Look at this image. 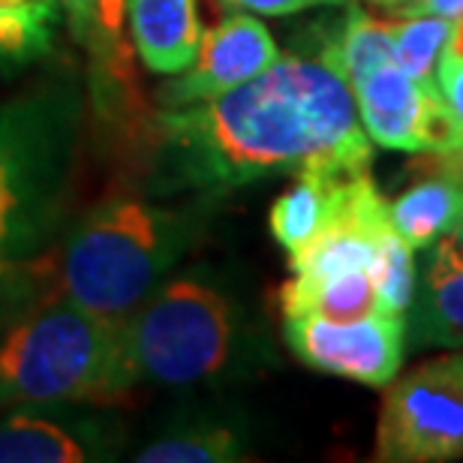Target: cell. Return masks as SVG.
I'll return each mask as SVG.
<instances>
[{"label":"cell","mask_w":463,"mask_h":463,"mask_svg":"<svg viewBox=\"0 0 463 463\" xmlns=\"http://www.w3.org/2000/svg\"><path fill=\"white\" fill-rule=\"evenodd\" d=\"M370 160L352 88L317 49L280 54L256 79L205 103L160 109L151 193H220L301 172L355 175Z\"/></svg>","instance_id":"obj_1"},{"label":"cell","mask_w":463,"mask_h":463,"mask_svg":"<svg viewBox=\"0 0 463 463\" xmlns=\"http://www.w3.org/2000/svg\"><path fill=\"white\" fill-rule=\"evenodd\" d=\"M85 90L76 76L36 81L0 103V283L52 253L76 175Z\"/></svg>","instance_id":"obj_2"},{"label":"cell","mask_w":463,"mask_h":463,"mask_svg":"<svg viewBox=\"0 0 463 463\" xmlns=\"http://www.w3.org/2000/svg\"><path fill=\"white\" fill-rule=\"evenodd\" d=\"M136 385L127 317L112 319L52 295L22 310L0 331V410L115 406Z\"/></svg>","instance_id":"obj_3"},{"label":"cell","mask_w":463,"mask_h":463,"mask_svg":"<svg viewBox=\"0 0 463 463\" xmlns=\"http://www.w3.org/2000/svg\"><path fill=\"white\" fill-rule=\"evenodd\" d=\"M202 235V208L115 193L97 202L52 256L54 289L103 317H129Z\"/></svg>","instance_id":"obj_4"},{"label":"cell","mask_w":463,"mask_h":463,"mask_svg":"<svg viewBox=\"0 0 463 463\" xmlns=\"http://www.w3.org/2000/svg\"><path fill=\"white\" fill-rule=\"evenodd\" d=\"M241 340L238 301L205 271L165 277L127 317L138 383L184 388L217 379L238 361Z\"/></svg>","instance_id":"obj_5"},{"label":"cell","mask_w":463,"mask_h":463,"mask_svg":"<svg viewBox=\"0 0 463 463\" xmlns=\"http://www.w3.org/2000/svg\"><path fill=\"white\" fill-rule=\"evenodd\" d=\"M458 458H463V352H449L385 385L373 460L442 463Z\"/></svg>","instance_id":"obj_6"},{"label":"cell","mask_w":463,"mask_h":463,"mask_svg":"<svg viewBox=\"0 0 463 463\" xmlns=\"http://www.w3.org/2000/svg\"><path fill=\"white\" fill-rule=\"evenodd\" d=\"M283 335L301 364L370 388L392 383L401 373L406 352V322L388 313H370L349 322L313 313L283 317Z\"/></svg>","instance_id":"obj_7"},{"label":"cell","mask_w":463,"mask_h":463,"mask_svg":"<svg viewBox=\"0 0 463 463\" xmlns=\"http://www.w3.org/2000/svg\"><path fill=\"white\" fill-rule=\"evenodd\" d=\"M358 120L370 142L392 151H449L463 138L437 85H421L385 63L352 81Z\"/></svg>","instance_id":"obj_8"},{"label":"cell","mask_w":463,"mask_h":463,"mask_svg":"<svg viewBox=\"0 0 463 463\" xmlns=\"http://www.w3.org/2000/svg\"><path fill=\"white\" fill-rule=\"evenodd\" d=\"M280 58L271 31L247 9H229L202 36L196 61L156 88V106L181 109L205 103L256 79Z\"/></svg>","instance_id":"obj_9"},{"label":"cell","mask_w":463,"mask_h":463,"mask_svg":"<svg viewBox=\"0 0 463 463\" xmlns=\"http://www.w3.org/2000/svg\"><path fill=\"white\" fill-rule=\"evenodd\" d=\"M235 9L229 0H127L138 61L156 76H178L196 61L211 15Z\"/></svg>","instance_id":"obj_10"},{"label":"cell","mask_w":463,"mask_h":463,"mask_svg":"<svg viewBox=\"0 0 463 463\" xmlns=\"http://www.w3.org/2000/svg\"><path fill=\"white\" fill-rule=\"evenodd\" d=\"M412 292V319L406 340L415 349L463 346V247L442 235L424 262L421 283Z\"/></svg>","instance_id":"obj_11"},{"label":"cell","mask_w":463,"mask_h":463,"mask_svg":"<svg viewBox=\"0 0 463 463\" xmlns=\"http://www.w3.org/2000/svg\"><path fill=\"white\" fill-rule=\"evenodd\" d=\"M109 446L90 421H61L33 406L0 419V463H88L103 460Z\"/></svg>","instance_id":"obj_12"},{"label":"cell","mask_w":463,"mask_h":463,"mask_svg":"<svg viewBox=\"0 0 463 463\" xmlns=\"http://www.w3.org/2000/svg\"><path fill=\"white\" fill-rule=\"evenodd\" d=\"M355 175H340V172L295 175V184L274 202L271 214H268L271 235L286 250V256L289 259L298 256L331 223V217L346 202V193Z\"/></svg>","instance_id":"obj_13"},{"label":"cell","mask_w":463,"mask_h":463,"mask_svg":"<svg viewBox=\"0 0 463 463\" xmlns=\"http://www.w3.org/2000/svg\"><path fill=\"white\" fill-rule=\"evenodd\" d=\"M283 317H326L337 322L361 319L376 313V286L370 271H344L331 277H298L280 289Z\"/></svg>","instance_id":"obj_14"},{"label":"cell","mask_w":463,"mask_h":463,"mask_svg":"<svg viewBox=\"0 0 463 463\" xmlns=\"http://www.w3.org/2000/svg\"><path fill=\"white\" fill-rule=\"evenodd\" d=\"M463 211V184L424 175L415 187L388 202V220L412 250L430 247L458 226Z\"/></svg>","instance_id":"obj_15"},{"label":"cell","mask_w":463,"mask_h":463,"mask_svg":"<svg viewBox=\"0 0 463 463\" xmlns=\"http://www.w3.org/2000/svg\"><path fill=\"white\" fill-rule=\"evenodd\" d=\"M244 430L226 421L175 424L138 451V463H235L247 460Z\"/></svg>","instance_id":"obj_16"},{"label":"cell","mask_w":463,"mask_h":463,"mask_svg":"<svg viewBox=\"0 0 463 463\" xmlns=\"http://www.w3.org/2000/svg\"><path fill=\"white\" fill-rule=\"evenodd\" d=\"M455 18L446 15H397L392 18L394 63L421 85H437V58L451 40Z\"/></svg>","instance_id":"obj_17"},{"label":"cell","mask_w":463,"mask_h":463,"mask_svg":"<svg viewBox=\"0 0 463 463\" xmlns=\"http://www.w3.org/2000/svg\"><path fill=\"white\" fill-rule=\"evenodd\" d=\"M58 0L0 9V67H22L52 52Z\"/></svg>","instance_id":"obj_18"},{"label":"cell","mask_w":463,"mask_h":463,"mask_svg":"<svg viewBox=\"0 0 463 463\" xmlns=\"http://www.w3.org/2000/svg\"><path fill=\"white\" fill-rule=\"evenodd\" d=\"M370 274H373L376 286V313L403 317L410 310L415 292V256L412 247L394 229L379 244L376 265Z\"/></svg>","instance_id":"obj_19"},{"label":"cell","mask_w":463,"mask_h":463,"mask_svg":"<svg viewBox=\"0 0 463 463\" xmlns=\"http://www.w3.org/2000/svg\"><path fill=\"white\" fill-rule=\"evenodd\" d=\"M52 253H54V250H52ZM52 253L45 256L31 274L0 283V331H4L6 322H13L18 313L31 307V304L58 295V289H54V280H52Z\"/></svg>","instance_id":"obj_20"},{"label":"cell","mask_w":463,"mask_h":463,"mask_svg":"<svg viewBox=\"0 0 463 463\" xmlns=\"http://www.w3.org/2000/svg\"><path fill=\"white\" fill-rule=\"evenodd\" d=\"M437 88L446 99L449 112L455 115L458 127L463 129V54L455 49H442V61L437 67Z\"/></svg>","instance_id":"obj_21"},{"label":"cell","mask_w":463,"mask_h":463,"mask_svg":"<svg viewBox=\"0 0 463 463\" xmlns=\"http://www.w3.org/2000/svg\"><path fill=\"white\" fill-rule=\"evenodd\" d=\"M70 18L76 40L90 49H99V0H58Z\"/></svg>","instance_id":"obj_22"},{"label":"cell","mask_w":463,"mask_h":463,"mask_svg":"<svg viewBox=\"0 0 463 463\" xmlns=\"http://www.w3.org/2000/svg\"><path fill=\"white\" fill-rule=\"evenodd\" d=\"M229 4L253 15H295L317 6H344L349 0H229Z\"/></svg>","instance_id":"obj_23"},{"label":"cell","mask_w":463,"mask_h":463,"mask_svg":"<svg viewBox=\"0 0 463 463\" xmlns=\"http://www.w3.org/2000/svg\"><path fill=\"white\" fill-rule=\"evenodd\" d=\"M415 175H439V178H451L463 184V138L449 147V151H428V156L412 163Z\"/></svg>","instance_id":"obj_24"},{"label":"cell","mask_w":463,"mask_h":463,"mask_svg":"<svg viewBox=\"0 0 463 463\" xmlns=\"http://www.w3.org/2000/svg\"><path fill=\"white\" fill-rule=\"evenodd\" d=\"M124 18H127V0H99V49L97 52L118 54Z\"/></svg>","instance_id":"obj_25"},{"label":"cell","mask_w":463,"mask_h":463,"mask_svg":"<svg viewBox=\"0 0 463 463\" xmlns=\"http://www.w3.org/2000/svg\"><path fill=\"white\" fill-rule=\"evenodd\" d=\"M446 15V18H458L463 13V0H419L415 6H410L401 15Z\"/></svg>","instance_id":"obj_26"},{"label":"cell","mask_w":463,"mask_h":463,"mask_svg":"<svg viewBox=\"0 0 463 463\" xmlns=\"http://www.w3.org/2000/svg\"><path fill=\"white\" fill-rule=\"evenodd\" d=\"M370 4L383 6V9H392L394 15H401V13H406V9H410V6L419 4V0H370Z\"/></svg>","instance_id":"obj_27"},{"label":"cell","mask_w":463,"mask_h":463,"mask_svg":"<svg viewBox=\"0 0 463 463\" xmlns=\"http://www.w3.org/2000/svg\"><path fill=\"white\" fill-rule=\"evenodd\" d=\"M449 49H455L458 54H463V13L458 15L455 27H451V40H449Z\"/></svg>","instance_id":"obj_28"},{"label":"cell","mask_w":463,"mask_h":463,"mask_svg":"<svg viewBox=\"0 0 463 463\" xmlns=\"http://www.w3.org/2000/svg\"><path fill=\"white\" fill-rule=\"evenodd\" d=\"M36 4V0H0V9H15V6H27Z\"/></svg>","instance_id":"obj_29"},{"label":"cell","mask_w":463,"mask_h":463,"mask_svg":"<svg viewBox=\"0 0 463 463\" xmlns=\"http://www.w3.org/2000/svg\"><path fill=\"white\" fill-rule=\"evenodd\" d=\"M451 238H455V241H458V244L463 247V211H460V220H458V226H455V229H451Z\"/></svg>","instance_id":"obj_30"}]
</instances>
